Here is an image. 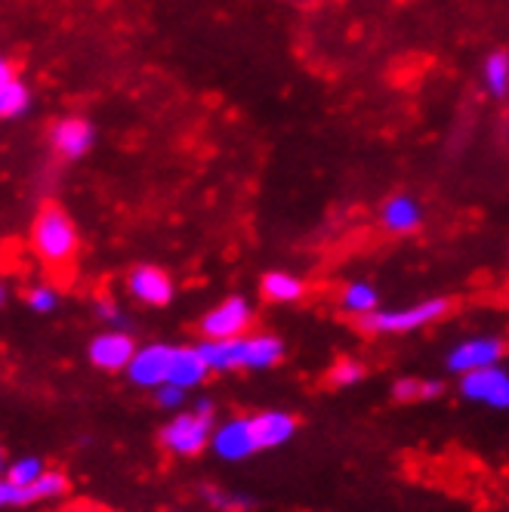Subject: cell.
Instances as JSON below:
<instances>
[{
    "label": "cell",
    "instance_id": "obj_1",
    "mask_svg": "<svg viewBox=\"0 0 509 512\" xmlns=\"http://www.w3.org/2000/svg\"><path fill=\"white\" fill-rule=\"evenodd\" d=\"M31 250L47 269H56V272H65L78 260L81 232L62 204L47 201L38 210V216H34V223H31Z\"/></svg>",
    "mask_w": 509,
    "mask_h": 512
},
{
    "label": "cell",
    "instance_id": "obj_2",
    "mask_svg": "<svg viewBox=\"0 0 509 512\" xmlns=\"http://www.w3.org/2000/svg\"><path fill=\"white\" fill-rule=\"evenodd\" d=\"M198 349L204 352L213 374L269 371L284 358V343L275 334H247L238 340H201Z\"/></svg>",
    "mask_w": 509,
    "mask_h": 512
},
{
    "label": "cell",
    "instance_id": "obj_3",
    "mask_svg": "<svg viewBox=\"0 0 509 512\" xmlns=\"http://www.w3.org/2000/svg\"><path fill=\"white\" fill-rule=\"evenodd\" d=\"M213 435V401L198 398L192 411H179L161 426V448L173 457H198L210 448Z\"/></svg>",
    "mask_w": 509,
    "mask_h": 512
},
{
    "label": "cell",
    "instance_id": "obj_4",
    "mask_svg": "<svg viewBox=\"0 0 509 512\" xmlns=\"http://www.w3.org/2000/svg\"><path fill=\"white\" fill-rule=\"evenodd\" d=\"M448 312H451V303L445 297H432V300H420L402 309H377L368 318H358V321L368 334H414L435 324L439 318H445Z\"/></svg>",
    "mask_w": 509,
    "mask_h": 512
},
{
    "label": "cell",
    "instance_id": "obj_5",
    "mask_svg": "<svg viewBox=\"0 0 509 512\" xmlns=\"http://www.w3.org/2000/svg\"><path fill=\"white\" fill-rule=\"evenodd\" d=\"M96 124L90 118H81V115H65L59 118L50 133H47V145H50V155L59 161V164H78L84 161L93 145H96Z\"/></svg>",
    "mask_w": 509,
    "mask_h": 512
},
{
    "label": "cell",
    "instance_id": "obj_6",
    "mask_svg": "<svg viewBox=\"0 0 509 512\" xmlns=\"http://www.w3.org/2000/svg\"><path fill=\"white\" fill-rule=\"evenodd\" d=\"M253 324V306L247 297H226L201 318L204 340H238L247 337Z\"/></svg>",
    "mask_w": 509,
    "mask_h": 512
},
{
    "label": "cell",
    "instance_id": "obj_7",
    "mask_svg": "<svg viewBox=\"0 0 509 512\" xmlns=\"http://www.w3.org/2000/svg\"><path fill=\"white\" fill-rule=\"evenodd\" d=\"M506 355V343L494 334H479V337H469L463 343H457L448 358H445V368L457 377L472 374V371H485L500 364Z\"/></svg>",
    "mask_w": 509,
    "mask_h": 512
},
{
    "label": "cell",
    "instance_id": "obj_8",
    "mask_svg": "<svg viewBox=\"0 0 509 512\" xmlns=\"http://www.w3.org/2000/svg\"><path fill=\"white\" fill-rule=\"evenodd\" d=\"M136 343L130 337V331L124 327H105L99 331L90 346H87V358L96 371H108V374H118V371H127V364L133 361L136 355Z\"/></svg>",
    "mask_w": 509,
    "mask_h": 512
},
{
    "label": "cell",
    "instance_id": "obj_9",
    "mask_svg": "<svg viewBox=\"0 0 509 512\" xmlns=\"http://www.w3.org/2000/svg\"><path fill=\"white\" fill-rule=\"evenodd\" d=\"M210 448L226 463H241V460L253 457L260 451L257 432H253V417H232L220 426H213Z\"/></svg>",
    "mask_w": 509,
    "mask_h": 512
},
{
    "label": "cell",
    "instance_id": "obj_10",
    "mask_svg": "<svg viewBox=\"0 0 509 512\" xmlns=\"http://www.w3.org/2000/svg\"><path fill=\"white\" fill-rule=\"evenodd\" d=\"M127 294L149 309H164L176 297V284L161 266L142 263V266H133L127 272Z\"/></svg>",
    "mask_w": 509,
    "mask_h": 512
},
{
    "label": "cell",
    "instance_id": "obj_11",
    "mask_svg": "<svg viewBox=\"0 0 509 512\" xmlns=\"http://www.w3.org/2000/svg\"><path fill=\"white\" fill-rule=\"evenodd\" d=\"M460 395L476 405H488L494 411H509V374L494 364L485 371H472L460 377Z\"/></svg>",
    "mask_w": 509,
    "mask_h": 512
},
{
    "label": "cell",
    "instance_id": "obj_12",
    "mask_svg": "<svg viewBox=\"0 0 509 512\" xmlns=\"http://www.w3.org/2000/svg\"><path fill=\"white\" fill-rule=\"evenodd\" d=\"M170 361H173V346L167 343H149V346H139L133 361L127 364V380L136 389H158L167 383L170 377Z\"/></svg>",
    "mask_w": 509,
    "mask_h": 512
},
{
    "label": "cell",
    "instance_id": "obj_13",
    "mask_svg": "<svg viewBox=\"0 0 509 512\" xmlns=\"http://www.w3.org/2000/svg\"><path fill=\"white\" fill-rule=\"evenodd\" d=\"M423 216H426V210L417 195L398 192V195L386 198V204L380 207V226L389 235H411L423 226Z\"/></svg>",
    "mask_w": 509,
    "mask_h": 512
},
{
    "label": "cell",
    "instance_id": "obj_14",
    "mask_svg": "<svg viewBox=\"0 0 509 512\" xmlns=\"http://www.w3.org/2000/svg\"><path fill=\"white\" fill-rule=\"evenodd\" d=\"M210 364L204 358V352L198 346H173V361H170V377L167 383L183 386L186 392L195 386H204V380L210 377Z\"/></svg>",
    "mask_w": 509,
    "mask_h": 512
},
{
    "label": "cell",
    "instance_id": "obj_15",
    "mask_svg": "<svg viewBox=\"0 0 509 512\" xmlns=\"http://www.w3.org/2000/svg\"><path fill=\"white\" fill-rule=\"evenodd\" d=\"M253 432H257L260 451L281 448L297 435V417L287 411H263L253 417Z\"/></svg>",
    "mask_w": 509,
    "mask_h": 512
},
{
    "label": "cell",
    "instance_id": "obj_16",
    "mask_svg": "<svg viewBox=\"0 0 509 512\" xmlns=\"http://www.w3.org/2000/svg\"><path fill=\"white\" fill-rule=\"evenodd\" d=\"M260 290L269 303H281V306H290V303H300L306 297V281L294 272H266L260 278Z\"/></svg>",
    "mask_w": 509,
    "mask_h": 512
},
{
    "label": "cell",
    "instance_id": "obj_17",
    "mask_svg": "<svg viewBox=\"0 0 509 512\" xmlns=\"http://www.w3.org/2000/svg\"><path fill=\"white\" fill-rule=\"evenodd\" d=\"M479 78H482V90L491 99H506L509 96V50H503V47L491 50L482 59Z\"/></svg>",
    "mask_w": 509,
    "mask_h": 512
},
{
    "label": "cell",
    "instance_id": "obj_18",
    "mask_svg": "<svg viewBox=\"0 0 509 512\" xmlns=\"http://www.w3.org/2000/svg\"><path fill=\"white\" fill-rule=\"evenodd\" d=\"M340 306L355 318H368L380 309V290L371 281H349L340 294Z\"/></svg>",
    "mask_w": 509,
    "mask_h": 512
},
{
    "label": "cell",
    "instance_id": "obj_19",
    "mask_svg": "<svg viewBox=\"0 0 509 512\" xmlns=\"http://www.w3.org/2000/svg\"><path fill=\"white\" fill-rule=\"evenodd\" d=\"M31 108V90L22 78L0 87V121H16Z\"/></svg>",
    "mask_w": 509,
    "mask_h": 512
},
{
    "label": "cell",
    "instance_id": "obj_20",
    "mask_svg": "<svg viewBox=\"0 0 509 512\" xmlns=\"http://www.w3.org/2000/svg\"><path fill=\"white\" fill-rule=\"evenodd\" d=\"M442 395V383L439 380H417V377H402L392 383V398L395 401H429V398H439Z\"/></svg>",
    "mask_w": 509,
    "mask_h": 512
},
{
    "label": "cell",
    "instance_id": "obj_21",
    "mask_svg": "<svg viewBox=\"0 0 509 512\" xmlns=\"http://www.w3.org/2000/svg\"><path fill=\"white\" fill-rule=\"evenodd\" d=\"M201 500L216 509V512H250L253 509V497L241 494V491H223V488H201Z\"/></svg>",
    "mask_w": 509,
    "mask_h": 512
},
{
    "label": "cell",
    "instance_id": "obj_22",
    "mask_svg": "<svg viewBox=\"0 0 509 512\" xmlns=\"http://www.w3.org/2000/svg\"><path fill=\"white\" fill-rule=\"evenodd\" d=\"M68 488H71V482H68V475H65V472H59V469H47V472L41 475V479L28 488V494H31V503H47V500H59V497H65V494H68Z\"/></svg>",
    "mask_w": 509,
    "mask_h": 512
},
{
    "label": "cell",
    "instance_id": "obj_23",
    "mask_svg": "<svg viewBox=\"0 0 509 512\" xmlns=\"http://www.w3.org/2000/svg\"><path fill=\"white\" fill-rule=\"evenodd\" d=\"M44 472H47V463H44L41 457L25 454V457L13 460V463L7 466V475H4V479L13 482V485H19V488H31L34 482L41 479Z\"/></svg>",
    "mask_w": 509,
    "mask_h": 512
},
{
    "label": "cell",
    "instance_id": "obj_24",
    "mask_svg": "<svg viewBox=\"0 0 509 512\" xmlns=\"http://www.w3.org/2000/svg\"><path fill=\"white\" fill-rule=\"evenodd\" d=\"M25 306L34 312V315H50L59 309V287H53L50 281H41V284H31L25 290Z\"/></svg>",
    "mask_w": 509,
    "mask_h": 512
},
{
    "label": "cell",
    "instance_id": "obj_25",
    "mask_svg": "<svg viewBox=\"0 0 509 512\" xmlns=\"http://www.w3.org/2000/svg\"><path fill=\"white\" fill-rule=\"evenodd\" d=\"M361 377H365V368H361V364L352 361V358H343V361H337L334 368H331V383L337 389H349V386L361 383Z\"/></svg>",
    "mask_w": 509,
    "mask_h": 512
},
{
    "label": "cell",
    "instance_id": "obj_26",
    "mask_svg": "<svg viewBox=\"0 0 509 512\" xmlns=\"http://www.w3.org/2000/svg\"><path fill=\"white\" fill-rule=\"evenodd\" d=\"M186 398H189V392L183 386H173V383H164L155 389V405L161 411H183Z\"/></svg>",
    "mask_w": 509,
    "mask_h": 512
},
{
    "label": "cell",
    "instance_id": "obj_27",
    "mask_svg": "<svg viewBox=\"0 0 509 512\" xmlns=\"http://www.w3.org/2000/svg\"><path fill=\"white\" fill-rule=\"evenodd\" d=\"M93 312H96V318L105 321L108 327H124V331H127V315H124V309H121L112 297H99V300L93 303Z\"/></svg>",
    "mask_w": 509,
    "mask_h": 512
},
{
    "label": "cell",
    "instance_id": "obj_28",
    "mask_svg": "<svg viewBox=\"0 0 509 512\" xmlns=\"http://www.w3.org/2000/svg\"><path fill=\"white\" fill-rule=\"evenodd\" d=\"M31 494L28 488H19L7 479H0V509H10V506H28Z\"/></svg>",
    "mask_w": 509,
    "mask_h": 512
},
{
    "label": "cell",
    "instance_id": "obj_29",
    "mask_svg": "<svg viewBox=\"0 0 509 512\" xmlns=\"http://www.w3.org/2000/svg\"><path fill=\"white\" fill-rule=\"evenodd\" d=\"M19 75H16V65L10 62V59H4L0 56V87H7L10 81H16Z\"/></svg>",
    "mask_w": 509,
    "mask_h": 512
},
{
    "label": "cell",
    "instance_id": "obj_30",
    "mask_svg": "<svg viewBox=\"0 0 509 512\" xmlns=\"http://www.w3.org/2000/svg\"><path fill=\"white\" fill-rule=\"evenodd\" d=\"M7 303H10V284L0 278V309H4Z\"/></svg>",
    "mask_w": 509,
    "mask_h": 512
},
{
    "label": "cell",
    "instance_id": "obj_31",
    "mask_svg": "<svg viewBox=\"0 0 509 512\" xmlns=\"http://www.w3.org/2000/svg\"><path fill=\"white\" fill-rule=\"evenodd\" d=\"M7 454H4V445H0V479H4V475H7Z\"/></svg>",
    "mask_w": 509,
    "mask_h": 512
},
{
    "label": "cell",
    "instance_id": "obj_32",
    "mask_svg": "<svg viewBox=\"0 0 509 512\" xmlns=\"http://www.w3.org/2000/svg\"><path fill=\"white\" fill-rule=\"evenodd\" d=\"M179 512H186V509H179Z\"/></svg>",
    "mask_w": 509,
    "mask_h": 512
}]
</instances>
